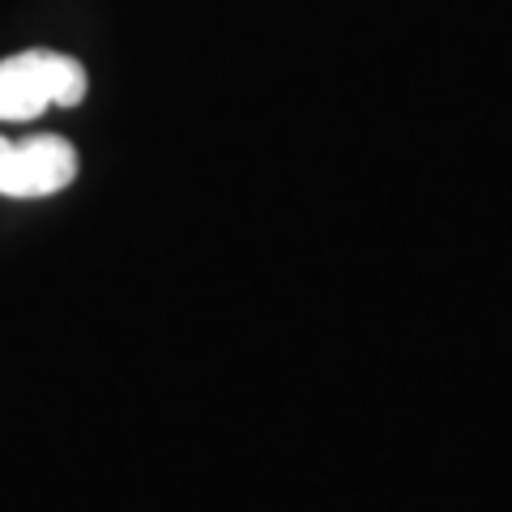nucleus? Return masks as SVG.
Segmentation results:
<instances>
[{
    "instance_id": "nucleus-1",
    "label": "nucleus",
    "mask_w": 512,
    "mask_h": 512,
    "mask_svg": "<svg viewBox=\"0 0 512 512\" xmlns=\"http://www.w3.org/2000/svg\"><path fill=\"white\" fill-rule=\"evenodd\" d=\"M86 99V69L60 52H18L0 60V120H35L47 107Z\"/></svg>"
},
{
    "instance_id": "nucleus-2",
    "label": "nucleus",
    "mask_w": 512,
    "mask_h": 512,
    "mask_svg": "<svg viewBox=\"0 0 512 512\" xmlns=\"http://www.w3.org/2000/svg\"><path fill=\"white\" fill-rule=\"evenodd\" d=\"M77 180V150L64 137H0V197H56Z\"/></svg>"
}]
</instances>
